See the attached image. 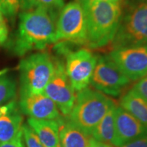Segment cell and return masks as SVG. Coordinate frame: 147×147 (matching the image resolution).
Segmentation results:
<instances>
[{
  "mask_svg": "<svg viewBox=\"0 0 147 147\" xmlns=\"http://www.w3.org/2000/svg\"><path fill=\"white\" fill-rule=\"evenodd\" d=\"M59 14L36 6L19 15L18 27L10 42V49L17 56L34 50H43L56 43V24Z\"/></svg>",
  "mask_w": 147,
  "mask_h": 147,
  "instance_id": "1",
  "label": "cell"
},
{
  "mask_svg": "<svg viewBox=\"0 0 147 147\" xmlns=\"http://www.w3.org/2000/svg\"><path fill=\"white\" fill-rule=\"evenodd\" d=\"M77 1L82 5L85 14L87 47L96 49L110 45L122 15L123 5L121 1Z\"/></svg>",
  "mask_w": 147,
  "mask_h": 147,
  "instance_id": "2",
  "label": "cell"
},
{
  "mask_svg": "<svg viewBox=\"0 0 147 147\" xmlns=\"http://www.w3.org/2000/svg\"><path fill=\"white\" fill-rule=\"evenodd\" d=\"M147 44V0L128 1L123 5L113 49Z\"/></svg>",
  "mask_w": 147,
  "mask_h": 147,
  "instance_id": "3",
  "label": "cell"
},
{
  "mask_svg": "<svg viewBox=\"0 0 147 147\" xmlns=\"http://www.w3.org/2000/svg\"><path fill=\"white\" fill-rule=\"evenodd\" d=\"M115 102L97 90L85 88L78 92L68 119L84 131L91 135L99 122Z\"/></svg>",
  "mask_w": 147,
  "mask_h": 147,
  "instance_id": "4",
  "label": "cell"
},
{
  "mask_svg": "<svg viewBox=\"0 0 147 147\" xmlns=\"http://www.w3.org/2000/svg\"><path fill=\"white\" fill-rule=\"evenodd\" d=\"M20 95L44 93L55 69V58L47 53L32 54L18 65Z\"/></svg>",
  "mask_w": 147,
  "mask_h": 147,
  "instance_id": "5",
  "label": "cell"
},
{
  "mask_svg": "<svg viewBox=\"0 0 147 147\" xmlns=\"http://www.w3.org/2000/svg\"><path fill=\"white\" fill-rule=\"evenodd\" d=\"M55 49L65 57L66 73L74 91L78 92L87 88L91 83L98 55L87 49L71 51L65 42L58 43Z\"/></svg>",
  "mask_w": 147,
  "mask_h": 147,
  "instance_id": "6",
  "label": "cell"
},
{
  "mask_svg": "<svg viewBox=\"0 0 147 147\" xmlns=\"http://www.w3.org/2000/svg\"><path fill=\"white\" fill-rule=\"evenodd\" d=\"M87 45V34L85 14L78 1L64 5L56 24V42Z\"/></svg>",
  "mask_w": 147,
  "mask_h": 147,
  "instance_id": "7",
  "label": "cell"
},
{
  "mask_svg": "<svg viewBox=\"0 0 147 147\" xmlns=\"http://www.w3.org/2000/svg\"><path fill=\"white\" fill-rule=\"evenodd\" d=\"M130 82L131 80L120 70L108 55L98 56L90 83L95 90L106 95L118 97Z\"/></svg>",
  "mask_w": 147,
  "mask_h": 147,
  "instance_id": "8",
  "label": "cell"
},
{
  "mask_svg": "<svg viewBox=\"0 0 147 147\" xmlns=\"http://www.w3.org/2000/svg\"><path fill=\"white\" fill-rule=\"evenodd\" d=\"M44 93L54 102L62 115L68 117L76 95L66 73L63 60L55 59L54 72Z\"/></svg>",
  "mask_w": 147,
  "mask_h": 147,
  "instance_id": "9",
  "label": "cell"
},
{
  "mask_svg": "<svg viewBox=\"0 0 147 147\" xmlns=\"http://www.w3.org/2000/svg\"><path fill=\"white\" fill-rule=\"evenodd\" d=\"M108 56L131 81L147 75V44L113 49Z\"/></svg>",
  "mask_w": 147,
  "mask_h": 147,
  "instance_id": "10",
  "label": "cell"
},
{
  "mask_svg": "<svg viewBox=\"0 0 147 147\" xmlns=\"http://www.w3.org/2000/svg\"><path fill=\"white\" fill-rule=\"evenodd\" d=\"M20 111L31 118L42 120H57L61 117L54 102L45 93L20 95Z\"/></svg>",
  "mask_w": 147,
  "mask_h": 147,
  "instance_id": "11",
  "label": "cell"
},
{
  "mask_svg": "<svg viewBox=\"0 0 147 147\" xmlns=\"http://www.w3.org/2000/svg\"><path fill=\"white\" fill-rule=\"evenodd\" d=\"M115 127L117 147L147 136V126L119 105L115 110Z\"/></svg>",
  "mask_w": 147,
  "mask_h": 147,
  "instance_id": "12",
  "label": "cell"
},
{
  "mask_svg": "<svg viewBox=\"0 0 147 147\" xmlns=\"http://www.w3.org/2000/svg\"><path fill=\"white\" fill-rule=\"evenodd\" d=\"M59 125L60 147H89L92 138L91 135L62 115L58 119Z\"/></svg>",
  "mask_w": 147,
  "mask_h": 147,
  "instance_id": "13",
  "label": "cell"
},
{
  "mask_svg": "<svg viewBox=\"0 0 147 147\" xmlns=\"http://www.w3.org/2000/svg\"><path fill=\"white\" fill-rule=\"evenodd\" d=\"M27 125L32 129L45 147H60L59 125L57 120L27 119Z\"/></svg>",
  "mask_w": 147,
  "mask_h": 147,
  "instance_id": "14",
  "label": "cell"
},
{
  "mask_svg": "<svg viewBox=\"0 0 147 147\" xmlns=\"http://www.w3.org/2000/svg\"><path fill=\"white\" fill-rule=\"evenodd\" d=\"M23 121L18 105L0 116V144L10 142L22 133Z\"/></svg>",
  "mask_w": 147,
  "mask_h": 147,
  "instance_id": "15",
  "label": "cell"
},
{
  "mask_svg": "<svg viewBox=\"0 0 147 147\" xmlns=\"http://www.w3.org/2000/svg\"><path fill=\"white\" fill-rule=\"evenodd\" d=\"M117 104L110 108L105 116L91 132L93 139L99 142L117 147V136L115 127V110Z\"/></svg>",
  "mask_w": 147,
  "mask_h": 147,
  "instance_id": "16",
  "label": "cell"
},
{
  "mask_svg": "<svg viewBox=\"0 0 147 147\" xmlns=\"http://www.w3.org/2000/svg\"><path fill=\"white\" fill-rule=\"evenodd\" d=\"M119 106L147 126V101L134 93L131 89L121 97Z\"/></svg>",
  "mask_w": 147,
  "mask_h": 147,
  "instance_id": "17",
  "label": "cell"
},
{
  "mask_svg": "<svg viewBox=\"0 0 147 147\" xmlns=\"http://www.w3.org/2000/svg\"><path fill=\"white\" fill-rule=\"evenodd\" d=\"M16 95V82L13 76L0 74V105L14 100Z\"/></svg>",
  "mask_w": 147,
  "mask_h": 147,
  "instance_id": "18",
  "label": "cell"
},
{
  "mask_svg": "<svg viewBox=\"0 0 147 147\" xmlns=\"http://www.w3.org/2000/svg\"><path fill=\"white\" fill-rule=\"evenodd\" d=\"M20 9V0H0V11L10 21L14 22Z\"/></svg>",
  "mask_w": 147,
  "mask_h": 147,
  "instance_id": "19",
  "label": "cell"
},
{
  "mask_svg": "<svg viewBox=\"0 0 147 147\" xmlns=\"http://www.w3.org/2000/svg\"><path fill=\"white\" fill-rule=\"evenodd\" d=\"M23 138L26 147H45L36 133L27 124H23L22 127Z\"/></svg>",
  "mask_w": 147,
  "mask_h": 147,
  "instance_id": "20",
  "label": "cell"
},
{
  "mask_svg": "<svg viewBox=\"0 0 147 147\" xmlns=\"http://www.w3.org/2000/svg\"><path fill=\"white\" fill-rule=\"evenodd\" d=\"M36 6L59 14L60 11L64 6V0H36Z\"/></svg>",
  "mask_w": 147,
  "mask_h": 147,
  "instance_id": "21",
  "label": "cell"
},
{
  "mask_svg": "<svg viewBox=\"0 0 147 147\" xmlns=\"http://www.w3.org/2000/svg\"><path fill=\"white\" fill-rule=\"evenodd\" d=\"M131 90L139 97L147 101V75L138 80Z\"/></svg>",
  "mask_w": 147,
  "mask_h": 147,
  "instance_id": "22",
  "label": "cell"
},
{
  "mask_svg": "<svg viewBox=\"0 0 147 147\" xmlns=\"http://www.w3.org/2000/svg\"><path fill=\"white\" fill-rule=\"evenodd\" d=\"M8 27L5 16L0 11V45L5 43L8 37Z\"/></svg>",
  "mask_w": 147,
  "mask_h": 147,
  "instance_id": "23",
  "label": "cell"
},
{
  "mask_svg": "<svg viewBox=\"0 0 147 147\" xmlns=\"http://www.w3.org/2000/svg\"><path fill=\"white\" fill-rule=\"evenodd\" d=\"M119 147H147V136L133 140Z\"/></svg>",
  "mask_w": 147,
  "mask_h": 147,
  "instance_id": "24",
  "label": "cell"
},
{
  "mask_svg": "<svg viewBox=\"0 0 147 147\" xmlns=\"http://www.w3.org/2000/svg\"><path fill=\"white\" fill-rule=\"evenodd\" d=\"M0 147H25L23 138V131L17 137L10 142L0 144Z\"/></svg>",
  "mask_w": 147,
  "mask_h": 147,
  "instance_id": "25",
  "label": "cell"
},
{
  "mask_svg": "<svg viewBox=\"0 0 147 147\" xmlns=\"http://www.w3.org/2000/svg\"><path fill=\"white\" fill-rule=\"evenodd\" d=\"M36 0H20V9L24 11L31 10L36 8Z\"/></svg>",
  "mask_w": 147,
  "mask_h": 147,
  "instance_id": "26",
  "label": "cell"
},
{
  "mask_svg": "<svg viewBox=\"0 0 147 147\" xmlns=\"http://www.w3.org/2000/svg\"><path fill=\"white\" fill-rule=\"evenodd\" d=\"M17 105V103H16V101L14 100L8 102V104H5L4 106H0V116H1L5 113H7L9 110H10L12 108L15 107V106Z\"/></svg>",
  "mask_w": 147,
  "mask_h": 147,
  "instance_id": "27",
  "label": "cell"
},
{
  "mask_svg": "<svg viewBox=\"0 0 147 147\" xmlns=\"http://www.w3.org/2000/svg\"><path fill=\"white\" fill-rule=\"evenodd\" d=\"M89 147H113V146H110L109 144H105V143L99 142V141L95 140V139L92 138L91 144H90Z\"/></svg>",
  "mask_w": 147,
  "mask_h": 147,
  "instance_id": "28",
  "label": "cell"
},
{
  "mask_svg": "<svg viewBox=\"0 0 147 147\" xmlns=\"http://www.w3.org/2000/svg\"><path fill=\"white\" fill-rule=\"evenodd\" d=\"M96 1H120L121 0H96Z\"/></svg>",
  "mask_w": 147,
  "mask_h": 147,
  "instance_id": "29",
  "label": "cell"
}]
</instances>
